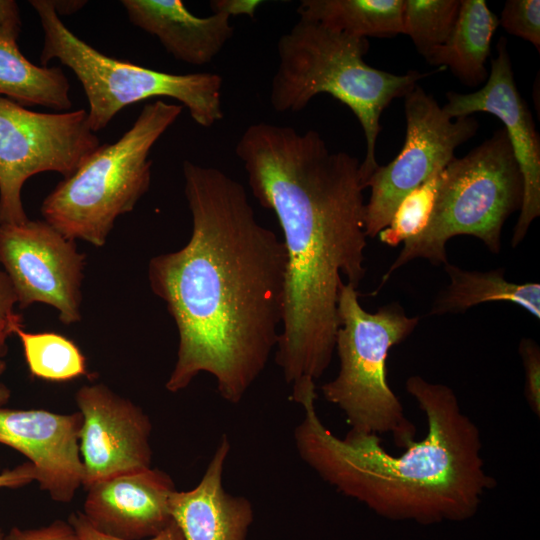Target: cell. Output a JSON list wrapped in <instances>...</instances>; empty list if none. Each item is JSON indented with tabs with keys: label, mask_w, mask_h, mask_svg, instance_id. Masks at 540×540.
<instances>
[{
	"label": "cell",
	"mask_w": 540,
	"mask_h": 540,
	"mask_svg": "<svg viewBox=\"0 0 540 540\" xmlns=\"http://www.w3.org/2000/svg\"><path fill=\"white\" fill-rule=\"evenodd\" d=\"M83 515L94 529L121 540H145L172 521L171 477L148 468L96 482L87 489Z\"/></svg>",
	"instance_id": "9a60e30c"
},
{
	"label": "cell",
	"mask_w": 540,
	"mask_h": 540,
	"mask_svg": "<svg viewBox=\"0 0 540 540\" xmlns=\"http://www.w3.org/2000/svg\"><path fill=\"white\" fill-rule=\"evenodd\" d=\"M15 335L33 377L63 382L88 375L85 356L69 338L55 332H27L23 327Z\"/></svg>",
	"instance_id": "7402d4cb"
},
{
	"label": "cell",
	"mask_w": 540,
	"mask_h": 540,
	"mask_svg": "<svg viewBox=\"0 0 540 540\" xmlns=\"http://www.w3.org/2000/svg\"><path fill=\"white\" fill-rule=\"evenodd\" d=\"M43 31L40 63L58 59L73 71L86 95L88 123L96 133L123 108L150 98L182 103L196 124L208 128L223 118L222 77L216 73L172 74L107 56L75 35L53 0H31Z\"/></svg>",
	"instance_id": "ba28073f"
},
{
	"label": "cell",
	"mask_w": 540,
	"mask_h": 540,
	"mask_svg": "<svg viewBox=\"0 0 540 540\" xmlns=\"http://www.w3.org/2000/svg\"><path fill=\"white\" fill-rule=\"evenodd\" d=\"M442 171V170H441ZM411 191L397 207L390 224L379 234L390 247L418 235L428 224L433 209L440 172Z\"/></svg>",
	"instance_id": "cb8c5ba5"
},
{
	"label": "cell",
	"mask_w": 540,
	"mask_h": 540,
	"mask_svg": "<svg viewBox=\"0 0 540 540\" xmlns=\"http://www.w3.org/2000/svg\"><path fill=\"white\" fill-rule=\"evenodd\" d=\"M19 35L0 29V96L24 107L70 110V84L64 71L30 62L18 47Z\"/></svg>",
	"instance_id": "d6986e66"
},
{
	"label": "cell",
	"mask_w": 540,
	"mask_h": 540,
	"mask_svg": "<svg viewBox=\"0 0 540 540\" xmlns=\"http://www.w3.org/2000/svg\"><path fill=\"white\" fill-rule=\"evenodd\" d=\"M254 197L272 210L286 252L285 305L275 362L291 395L315 387L333 358L338 300L365 277L360 162L314 130L249 125L235 147Z\"/></svg>",
	"instance_id": "7a4b0ae2"
},
{
	"label": "cell",
	"mask_w": 540,
	"mask_h": 540,
	"mask_svg": "<svg viewBox=\"0 0 540 540\" xmlns=\"http://www.w3.org/2000/svg\"><path fill=\"white\" fill-rule=\"evenodd\" d=\"M460 0H403V34L424 57L444 44L457 20Z\"/></svg>",
	"instance_id": "603a6c76"
},
{
	"label": "cell",
	"mask_w": 540,
	"mask_h": 540,
	"mask_svg": "<svg viewBox=\"0 0 540 540\" xmlns=\"http://www.w3.org/2000/svg\"><path fill=\"white\" fill-rule=\"evenodd\" d=\"M230 448L223 435L198 485L171 495L170 513L184 540H246L253 507L246 497L226 492L222 483Z\"/></svg>",
	"instance_id": "2e32d148"
},
{
	"label": "cell",
	"mask_w": 540,
	"mask_h": 540,
	"mask_svg": "<svg viewBox=\"0 0 540 540\" xmlns=\"http://www.w3.org/2000/svg\"><path fill=\"white\" fill-rule=\"evenodd\" d=\"M338 316L335 351L340 368L322 385L324 399L344 413L350 430L391 434L397 446L406 448L415 441L416 428L388 385L386 361L389 350L411 335L420 318L407 316L397 302L369 313L358 300L357 288L348 283L340 289Z\"/></svg>",
	"instance_id": "52a82bcc"
},
{
	"label": "cell",
	"mask_w": 540,
	"mask_h": 540,
	"mask_svg": "<svg viewBox=\"0 0 540 540\" xmlns=\"http://www.w3.org/2000/svg\"><path fill=\"white\" fill-rule=\"evenodd\" d=\"M4 540H81L68 521L57 519L49 525L21 529L13 527L4 536Z\"/></svg>",
	"instance_id": "83f0119b"
},
{
	"label": "cell",
	"mask_w": 540,
	"mask_h": 540,
	"mask_svg": "<svg viewBox=\"0 0 540 540\" xmlns=\"http://www.w3.org/2000/svg\"><path fill=\"white\" fill-rule=\"evenodd\" d=\"M368 49L366 38L300 18L278 41L279 64L270 89V103L277 112L301 111L313 97L326 93L354 113L366 139V154L360 163L364 187L379 166L375 151L382 112L431 74L411 70L397 75L379 70L364 61Z\"/></svg>",
	"instance_id": "277c9868"
},
{
	"label": "cell",
	"mask_w": 540,
	"mask_h": 540,
	"mask_svg": "<svg viewBox=\"0 0 540 540\" xmlns=\"http://www.w3.org/2000/svg\"><path fill=\"white\" fill-rule=\"evenodd\" d=\"M499 24L512 35L529 41L540 51V1L508 0Z\"/></svg>",
	"instance_id": "d4e9b609"
},
{
	"label": "cell",
	"mask_w": 540,
	"mask_h": 540,
	"mask_svg": "<svg viewBox=\"0 0 540 540\" xmlns=\"http://www.w3.org/2000/svg\"><path fill=\"white\" fill-rule=\"evenodd\" d=\"M67 521L72 525L81 540H121L100 533L94 529L80 511H75L70 514ZM145 540H184V537L180 528L173 520L158 535Z\"/></svg>",
	"instance_id": "f1b7e54d"
},
{
	"label": "cell",
	"mask_w": 540,
	"mask_h": 540,
	"mask_svg": "<svg viewBox=\"0 0 540 540\" xmlns=\"http://www.w3.org/2000/svg\"><path fill=\"white\" fill-rule=\"evenodd\" d=\"M406 137L395 159L378 166L365 182L371 188L365 204L364 230L375 238L391 222L401 201L455 156L456 148L479 127L470 116L450 118L432 95L416 85L405 97Z\"/></svg>",
	"instance_id": "30bf717a"
},
{
	"label": "cell",
	"mask_w": 540,
	"mask_h": 540,
	"mask_svg": "<svg viewBox=\"0 0 540 540\" xmlns=\"http://www.w3.org/2000/svg\"><path fill=\"white\" fill-rule=\"evenodd\" d=\"M16 305L18 299L14 286L0 265V359L7 354L8 338L23 327L22 315L15 311Z\"/></svg>",
	"instance_id": "484cf974"
},
{
	"label": "cell",
	"mask_w": 540,
	"mask_h": 540,
	"mask_svg": "<svg viewBox=\"0 0 540 540\" xmlns=\"http://www.w3.org/2000/svg\"><path fill=\"white\" fill-rule=\"evenodd\" d=\"M519 354L525 371L524 395L531 411L540 417V348L530 338L519 342Z\"/></svg>",
	"instance_id": "4316f807"
},
{
	"label": "cell",
	"mask_w": 540,
	"mask_h": 540,
	"mask_svg": "<svg viewBox=\"0 0 540 540\" xmlns=\"http://www.w3.org/2000/svg\"><path fill=\"white\" fill-rule=\"evenodd\" d=\"M183 176L190 239L153 257L147 271L178 331L177 359L165 387L176 393L208 373L220 396L237 404L278 343L286 252L256 218L240 182L188 160Z\"/></svg>",
	"instance_id": "6da1fadb"
},
{
	"label": "cell",
	"mask_w": 540,
	"mask_h": 540,
	"mask_svg": "<svg viewBox=\"0 0 540 540\" xmlns=\"http://www.w3.org/2000/svg\"><path fill=\"white\" fill-rule=\"evenodd\" d=\"M405 387L425 414L427 433L402 453H389L376 434L334 435L318 416L312 391L296 402L304 411L294 430L298 454L338 492L382 518L420 525L469 520L496 486L481 432L449 386L413 375Z\"/></svg>",
	"instance_id": "3957f363"
},
{
	"label": "cell",
	"mask_w": 540,
	"mask_h": 540,
	"mask_svg": "<svg viewBox=\"0 0 540 540\" xmlns=\"http://www.w3.org/2000/svg\"><path fill=\"white\" fill-rule=\"evenodd\" d=\"M37 480L35 466L28 462L0 473V488H18Z\"/></svg>",
	"instance_id": "f546056e"
},
{
	"label": "cell",
	"mask_w": 540,
	"mask_h": 540,
	"mask_svg": "<svg viewBox=\"0 0 540 540\" xmlns=\"http://www.w3.org/2000/svg\"><path fill=\"white\" fill-rule=\"evenodd\" d=\"M75 401L82 414L79 450L83 483L92 484L151 468L148 415L103 383L81 386Z\"/></svg>",
	"instance_id": "7c38bea8"
},
{
	"label": "cell",
	"mask_w": 540,
	"mask_h": 540,
	"mask_svg": "<svg viewBox=\"0 0 540 540\" xmlns=\"http://www.w3.org/2000/svg\"><path fill=\"white\" fill-rule=\"evenodd\" d=\"M499 19L484 0H460L457 20L446 42L425 57L434 66L448 67L465 85L485 82L491 40Z\"/></svg>",
	"instance_id": "ac0fdd59"
},
{
	"label": "cell",
	"mask_w": 540,
	"mask_h": 540,
	"mask_svg": "<svg viewBox=\"0 0 540 540\" xmlns=\"http://www.w3.org/2000/svg\"><path fill=\"white\" fill-rule=\"evenodd\" d=\"M82 414L0 407V443L26 456L37 470L40 489L69 503L83 483L79 450Z\"/></svg>",
	"instance_id": "5bb4252c"
},
{
	"label": "cell",
	"mask_w": 540,
	"mask_h": 540,
	"mask_svg": "<svg viewBox=\"0 0 540 540\" xmlns=\"http://www.w3.org/2000/svg\"><path fill=\"white\" fill-rule=\"evenodd\" d=\"M129 21L155 36L176 60L201 66L210 63L233 36L230 16L192 14L180 0H122Z\"/></svg>",
	"instance_id": "e0dca14e"
},
{
	"label": "cell",
	"mask_w": 540,
	"mask_h": 540,
	"mask_svg": "<svg viewBox=\"0 0 540 540\" xmlns=\"http://www.w3.org/2000/svg\"><path fill=\"white\" fill-rule=\"evenodd\" d=\"M99 145L84 109L43 113L0 96V225L28 220L22 188L30 177H68Z\"/></svg>",
	"instance_id": "9c48e42d"
},
{
	"label": "cell",
	"mask_w": 540,
	"mask_h": 540,
	"mask_svg": "<svg viewBox=\"0 0 540 540\" xmlns=\"http://www.w3.org/2000/svg\"><path fill=\"white\" fill-rule=\"evenodd\" d=\"M446 97L442 109L452 119L487 112L505 125L523 179L522 205L511 240V245L517 247L540 215V141L531 112L514 81L506 38L501 37L497 43V57L491 61L482 88L469 94L450 91Z\"/></svg>",
	"instance_id": "4fadbf2b"
},
{
	"label": "cell",
	"mask_w": 540,
	"mask_h": 540,
	"mask_svg": "<svg viewBox=\"0 0 540 540\" xmlns=\"http://www.w3.org/2000/svg\"><path fill=\"white\" fill-rule=\"evenodd\" d=\"M262 4L257 0H216L211 2L213 12L254 17L256 9Z\"/></svg>",
	"instance_id": "4dcf8cb0"
},
{
	"label": "cell",
	"mask_w": 540,
	"mask_h": 540,
	"mask_svg": "<svg viewBox=\"0 0 540 540\" xmlns=\"http://www.w3.org/2000/svg\"><path fill=\"white\" fill-rule=\"evenodd\" d=\"M58 15H66L81 9L86 1H53Z\"/></svg>",
	"instance_id": "d6a6232c"
},
{
	"label": "cell",
	"mask_w": 540,
	"mask_h": 540,
	"mask_svg": "<svg viewBox=\"0 0 540 540\" xmlns=\"http://www.w3.org/2000/svg\"><path fill=\"white\" fill-rule=\"evenodd\" d=\"M0 29L17 34L21 32L20 10L13 0H0Z\"/></svg>",
	"instance_id": "1f68e13d"
},
{
	"label": "cell",
	"mask_w": 540,
	"mask_h": 540,
	"mask_svg": "<svg viewBox=\"0 0 540 540\" xmlns=\"http://www.w3.org/2000/svg\"><path fill=\"white\" fill-rule=\"evenodd\" d=\"M522 198V175L506 131L499 129L442 169L427 226L404 242L376 292L397 269L415 258L434 265L448 263L446 243L458 235L474 236L498 254L502 227L520 210Z\"/></svg>",
	"instance_id": "8992f818"
},
{
	"label": "cell",
	"mask_w": 540,
	"mask_h": 540,
	"mask_svg": "<svg viewBox=\"0 0 540 540\" xmlns=\"http://www.w3.org/2000/svg\"><path fill=\"white\" fill-rule=\"evenodd\" d=\"M297 14L366 39L403 34V0H303Z\"/></svg>",
	"instance_id": "44dd1931"
},
{
	"label": "cell",
	"mask_w": 540,
	"mask_h": 540,
	"mask_svg": "<svg viewBox=\"0 0 540 540\" xmlns=\"http://www.w3.org/2000/svg\"><path fill=\"white\" fill-rule=\"evenodd\" d=\"M85 263L75 241L45 220L0 225V265L20 309L43 303L57 310L64 325L79 322Z\"/></svg>",
	"instance_id": "8fae6325"
},
{
	"label": "cell",
	"mask_w": 540,
	"mask_h": 540,
	"mask_svg": "<svg viewBox=\"0 0 540 540\" xmlns=\"http://www.w3.org/2000/svg\"><path fill=\"white\" fill-rule=\"evenodd\" d=\"M6 369V363L3 359H0V376ZM11 392L8 387L0 383V407H3L10 398Z\"/></svg>",
	"instance_id": "836d02e7"
},
{
	"label": "cell",
	"mask_w": 540,
	"mask_h": 540,
	"mask_svg": "<svg viewBox=\"0 0 540 540\" xmlns=\"http://www.w3.org/2000/svg\"><path fill=\"white\" fill-rule=\"evenodd\" d=\"M182 110L163 100L146 104L116 142L100 144L47 195L44 220L68 239L104 246L116 219L149 190L150 152Z\"/></svg>",
	"instance_id": "5b68a950"
},
{
	"label": "cell",
	"mask_w": 540,
	"mask_h": 540,
	"mask_svg": "<svg viewBox=\"0 0 540 540\" xmlns=\"http://www.w3.org/2000/svg\"><path fill=\"white\" fill-rule=\"evenodd\" d=\"M449 285L439 293L429 314L463 313L485 302H509L540 319V284L514 283L505 278V269L468 271L451 263L444 265Z\"/></svg>",
	"instance_id": "ffe728a7"
},
{
	"label": "cell",
	"mask_w": 540,
	"mask_h": 540,
	"mask_svg": "<svg viewBox=\"0 0 540 540\" xmlns=\"http://www.w3.org/2000/svg\"><path fill=\"white\" fill-rule=\"evenodd\" d=\"M4 536H5V535L3 534V532H2L1 529H0V540H4Z\"/></svg>",
	"instance_id": "e575fe53"
}]
</instances>
